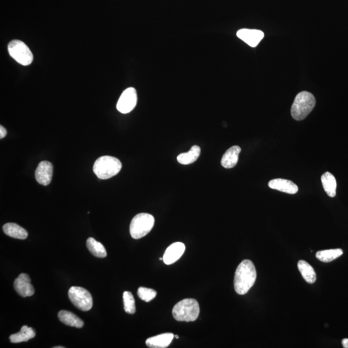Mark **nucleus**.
Masks as SVG:
<instances>
[{
	"label": "nucleus",
	"instance_id": "f257e3e1",
	"mask_svg": "<svg viewBox=\"0 0 348 348\" xmlns=\"http://www.w3.org/2000/svg\"><path fill=\"white\" fill-rule=\"evenodd\" d=\"M257 272L250 260H244L239 264L235 273L234 289L239 295L246 294L255 284Z\"/></svg>",
	"mask_w": 348,
	"mask_h": 348
},
{
	"label": "nucleus",
	"instance_id": "f03ea898",
	"mask_svg": "<svg viewBox=\"0 0 348 348\" xmlns=\"http://www.w3.org/2000/svg\"><path fill=\"white\" fill-rule=\"evenodd\" d=\"M316 100L311 93L303 91L298 93L293 103L291 114L293 118L301 121L308 116L313 110Z\"/></svg>",
	"mask_w": 348,
	"mask_h": 348
},
{
	"label": "nucleus",
	"instance_id": "7ed1b4c3",
	"mask_svg": "<svg viewBox=\"0 0 348 348\" xmlns=\"http://www.w3.org/2000/svg\"><path fill=\"white\" fill-rule=\"evenodd\" d=\"M122 169L121 162L112 156H102L96 161L93 171L100 179H108L116 176Z\"/></svg>",
	"mask_w": 348,
	"mask_h": 348
},
{
	"label": "nucleus",
	"instance_id": "20e7f679",
	"mask_svg": "<svg viewBox=\"0 0 348 348\" xmlns=\"http://www.w3.org/2000/svg\"><path fill=\"white\" fill-rule=\"evenodd\" d=\"M200 308L194 299H185L177 303L172 309V315L177 321L193 322L198 319Z\"/></svg>",
	"mask_w": 348,
	"mask_h": 348
},
{
	"label": "nucleus",
	"instance_id": "39448f33",
	"mask_svg": "<svg viewBox=\"0 0 348 348\" xmlns=\"http://www.w3.org/2000/svg\"><path fill=\"white\" fill-rule=\"evenodd\" d=\"M155 219L149 213H141L136 215L132 220L130 226V233L134 239L145 237L153 229Z\"/></svg>",
	"mask_w": 348,
	"mask_h": 348
},
{
	"label": "nucleus",
	"instance_id": "423d86ee",
	"mask_svg": "<svg viewBox=\"0 0 348 348\" xmlns=\"http://www.w3.org/2000/svg\"><path fill=\"white\" fill-rule=\"evenodd\" d=\"M8 51L10 56L18 63L24 66H29L33 61V55L29 48L20 40H13L9 43Z\"/></svg>",
	"mask_w": 348,
	"mask_h": 348
},
{
	"label": "nucleus",
	"instance_id": "0eeeda50",
	"mask_svg": "<svg viewBox=\"0 0 348 348\" xmlns=\"http://www.w3.org/2000/svg\"><path fill=\"white\" fill-rule=\"evenodd\" d=\"M68 294L70 301L80 310L86 311L92 308V295L88 290L81 287H73L69 289Z\"/></svg>",
	"mask_w": 348,
	"mask_h": 348
},
{
	"label": "nucleus",
	"instance_id": "6e6552de",
	"mask_svg": "<svg viewBox=\"0 0 348 348\" xmlns=\"http://www.w3.org/2000/svg\"><path fill=\"white\" fill-rule=\"evenodd\" d=\"M138 102V96L135 88L130 87L124 91L118 102L116 107L117 110L122 114H128L133 111Z\"/></svg>",
	"mask_w": 348,
	"mask_h": 348
},
{
	"label": "nucleus",
	"instance_id": "1a4fd4ad",
	"mask_svg": "<svg viewBox=\"0 0 348 348\" xmlns=\"http://www.w3.org/2000/svg\"><path fill=\"white\" fill-rule=\"evenodd\" d=\"M14 290L17 294L23 297H30L35 294V289L30 283L29 276L26 273H21L14 282Z\"/></svg>",
	"mask_w": 348,
	"mask_h": 348
},
{
	"label": "nucleus",
	"instance_id": "9d476101",
	"mask_svg": "<svg viewBox=\"0 0 348 348\" xmlns=\"http://www.w3.org/2000/svg\"><path fill=\"white\" fill-rule=\"evenodd\" d=\"M52 174H53V166L52 163L44 161L38 165L35 172V177L38 183L47 186L51 182Z\"/></svg>",
	"mask_w": 348,
	"mask_h": 348
},
{
	"label": "nucleus",
	"instance_id": "9b49d317",
	"mask_svg": "<svg viewBox=\"0 0 348 348\" xmlns=\"http://www.w3.org/2000/svg\"><path fill=\"white\" fill-rule=\"evenodd\" d=\"M237 37L251 47L258 46L259 43L263 39L265 34L263 31L256 29L242 28L237 33Z\"/></svg>",
	"mask_w": 348,
	"mask_h": 348
},
{
	"label": "nucleus",
	"instance_id": "f8f14e48",
	"mask_svg": "<svg viewBox=\"0 0 348 348\" xmlns=\"http://www.w3.org/2000/svg\"><path fill=\"white\" fill-rule=\"evenodd\" d=\"M184 251H185V245L182 242H174L168 247L165 251L163 258V262L167 265L176 263L183 255Z\"/></svg>",
	"mask_w": 348,
	"mask_h": 348
},
{
	"label": "nucleus",
	"instance_id": "ddd939ff",
	"mask_svg": "<svg viewBox=\"0 0 348 348\" xmlns=\"http://www.w3.org/2000/svg\"><path fill=\"white\" fill-rule=\"evenodd\" d=\"M268 186L271 188L290 194H296L299 191L298 186L296 184L287 179H273L269 182Z\"/></svg>",
	"mask_w": 348,
	"mask_h": 348
},
{
	"label": "nucleus",
	"instance_id": "4468645a",
	"mask_svg": "<svg viewBox=\"0 0 348 348\" xmlns=\"http://www.w3.org/2000/svg\"><path fill=\"white\" fill-rule=\"evenodd\" d=\"M174 338V335L173 333H163L148 338L146 340V344L151 348H165L169 346Z\"/></svg>",
	"mask_w": 348,
	"mask_h": 348
},
{
	"label": "nucleus",
	"instance_id": "2eb2a0df",
	"mask_svg": "<svg viewBox=\"0 0 348 348\" xmlns=\"http://www.w3.org/2000/svg\"><path fill=\"white\" fill-rule=\"evenodd\" d=\"M241 152V148L239 146H234L223 155L222 160V165L225 169H232L236 166L239 160V153Z\"/></svg>",
	"mask_w": 348,
	"mask_h": 348
},
{
	"label": "nucleus",
	"instance_id": "dca6fc26",
	"mask_svg": "<svg viewBox=\"0 0 348 348\" xmlns=\"http://www.w3.org/2000/svg\"><path fill=\"white\" fill-rule=\"evenodd\" d=\"M58 318L62 323L67 326L77 328H81L84 326L83 321L71 311H60L58 313Z\"/></svg>",
	"mask_w": 348,
	"mask_h": 348
},
{
	"label": "nucleus",
	"instance_id": "f3484780",
	"mask_svg": "<svg viewBox=\"0 0 348 348\" xmlns=\"http://www.w3.org/2000/svg\"><path fill=\"white\" fill-rule=\"evenodd\" d=\"M3 230L7 236L14 239H25L28 237V232L15 223H7L4 226Z\"/></svg>",
	"mask_w": 348,
	"mask_h": 348
},
{
	"label": "nucleus",
	"instance_id": "a211bd4d",
	"mask_svg": "<svg viewBox=\"0 0 348 348\" xmlns=\"http://www.w3.org/2000/svg\"><path fill=\"white\" fill-rule=\"evenodd\" d=\"M36 333L35 330L27 326H23L21 328L20 332L13 334L9 337L12 343H20L27 342L30 339L35 338Z\"/></svg>",
	"mask_w": 348,
	"mask_h": 348
},
{
	"label": "nucleus",
	"instance_id": "6ab92c4d",
	"mask_svg": "<svg viewBox=\"0 0 348 348\" xmlns=\"http://www.w3.org/2000/svg\"><path fill=\"white\" fill-rule=\"evenodd\" d=\"M200 154L201 148L198 145H194L188 152L182 153L177 156V162L182 165L192 164L198 160Z\"/></svg>",
	"mask_w": 348,
	"mask_h": 348
},
{
	"label": "nucleus",
	"instance_id": "aec40b11",
	"mask_svg": "<svg viewBox=\"0 0 348 348\" xmlns=\"http://www.w3.org/2000/svg\"><path fill=\"white\" fill-rule=\"evenodd\" d=\"M321 181L323 183L324 189L331 198H334L336 196V189H337V181L333 175L330 172H326L321 177Z\"/></svg>",
	"mask_w": 348,
	"mask_h": 348
},
{
	"label": "nucleus",
	"instance_id": "412c9836",
	"mask_svg": "<svg viewBox=\"0 0 348 348\" xmlns=\"http://www.w3.org/2000/svg\"><path fill=\"white\" fill-rule=\"evenodd\" d=\"M297 266L302 277L309 284H313L315 282L317 275L315 270L309 263L306 262L305 261L301 260L299 261Z\"/></svg>",
	"mask_w": 348,
	"mask_h": 348
},
{
	"label": "nucleus",
	"instance_id": "4be33fe9",
	"mask_svg": "<svg viewBox=\"0 0 348 348\" xmlns=\"http://www.w3.org/2000/svg\"><path fill=\"white\" fill-rule=\"evenodd\" d=\"M86 246L88 250L93 256L98 258H104L107 257L106 249L101 242L96 241L92 237H89L86 241Z\"/></svg>",
	"mask_w": 348,
	"mask_h": 348
},
{
	"label": "nucleus",
	"instance_id": "5701e85b",
	"mask_svg": "<svg viewBox=\"0 0 348 348\" xmlns=\"http://www.w3.org/2000/svg\"><path fill=\"white\" fill-rule=\"evenodd\" d=\"M343 254L342 249H332L317 252L316 258L323 263H330L339 258Z\"/></svg>",
	"mask_w": 348,
	"mask_h": 348
},
{
	"label": "nucleus",
	"instance_id": "b1692460",
	"mask_svg": "<svg viewBox=\"0 0 348 348\" xmlns=\"http://www.w3.org/2000/svg\"><path fill=\"white\" fill-rule=\"evenodd\" d=\"M123 304L124 309L126 313L129 314L135 313L136 304L135 299L133 295L130 292H124L123 293Z\"/></svg>",
	"mask_w": 348,
	"mask_h": 348
},
{
	"label": "nucleus",
	"instance_id": "393cba45",
	"mask_svg": "<svg viewBox=\"0 0 348 348\" xmlns=\"http://www.w3.org/2000/svg\"><path fill=\"white\" fill-rule=\"evenodd\" d=\"M138 295L142 301L148 302L155 298L157 295V292L153 289L140 287L138 290Z\"/></svg>",
	"mask_w": 348,
	"mask_h": 348
},
{
	"label": "nucleus",
	"instance_id": "a878e982",
	"mask_svg": "<svg viewBox=\"0 0 348 348\" xmlns=\"http://www.w3.org/2000/svg\"><path fill=\"white\" fill-rule=\"evenodd\" d=\"M6 129L4 126H0V139H3L7 136Z\"/></svg>",
	"mask_w": 348,
	"mask_h": 348
},
{
	"label": "nucleus",
	"instance_id": "bb28decb",
	"mask_svg": "<svg viewBox=\"0 0 348 348\" xmlns=\"http://www.w3.org/2000/svg\"><path fill=\"white\" fill-rule=\"evenodd\" d=\"M342 344L343 347L348 348V338H344L342 340Z\"/></svg>",
	"mask_w": 348,
	"mask_h": 348
},
{
	"label": "nucleus",
	"instance_id": "cd10ccee",
	"mask_svg": "<svg viewBox=\"0 0 348 348\" xmlns=\"http://www.w3.org/2000/svg\"><path fill=\"white\" fill-rule=\"evenodd\" d=\"M54 348H64V346H55Z\"/></svg>",
	"mask_w": 348,
	"mask_h": 348
},
{
	"label": "nucleus",
	"instance_id": "c85d7f7f",
	"mask_svg": "<svg viewBox=\"0 0 348 348\" xmlns=\"http://www.w3.org/2000/svg\"><path fill=\"white\" fill-rule=\"evenodd\" d=\"M174 337L176 338H179V337L177 335H174Z\"/></svg>",
	"mask_w": 348,
	"mask_h": 348
}]
</instances>
